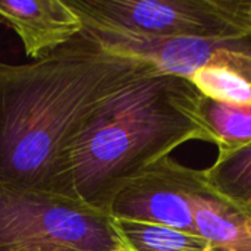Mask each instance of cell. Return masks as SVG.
I'll return each instance as SVG.
<instances>
[{
    "mask_svg": "<svg viewBox=\"0 0 251 251\" xmlns=\"http://www.w3.org/2000/svg\"><path fill=\"white\" fill-rule=\"evenodd\" d=\"M150 69L110 53L84 29L31 63H0V182L76 199V140L112 97Z\"/></svg>",
    "mask_w": 251,
    "mask_h": 251,
    "instance_id": "6da1fadb",
    "label": "cell"
},
{
    "mask_svg": "<svg viewBox=\"0 0 251 251\" xmlns=\"http://www.w3.org/2000/svg\"><path fill=\"white\" fill-rule=\"evenodd\" d=\"M190 79L150 69L90 122L71 153L74 196L110 215L118 194L144 169L190 141L215 144Z\"/></svg>",
    "mask_w": 251,
    "mask_h": 251,
    "instance_id": "7a4b0ae2",
    "label": "cell"
},
{
    "mask_svg": "<svg viewBox=\"0 0 251 251\" xmlns=\"http://www.w3.org/2000/svg\"><path fill=\"white\" fill-rule=\"evenodd\" d=\"M124 246L112 215L74 197L0 182V251H113Z\"/></svg>",
    "mask_w": 251,
    "mask_h": 251,
    "instance_id": "3957f363",
    "label": "cell"
},
{
    "mask_svg": "<svg viewBox=\"0 0 251 251\" xmlns=\"http://www.w3.org/2000/svg\"><path fill=\"white\" fill-rule=\"evenodd\" d=\"M82 29L131 38L240 41L249 34L235 0H66Z\"/></svg>",
    "mask_w": 251,
    "mask_h": 251,
    "instance_id": "277c9868",
    "label": "cell"
},
{
    "mask_svg": "<svg viewBox=\"0 0 251 251\" xmlns=\"http://www.w3.org/2000/svg\"><path fill=\"white\" fill-rule=\"evenodd\" d=\"M193 196H213L204 169L188 168L166 156L144 169L118 194L110 215L115 219L199 235L190 207Z\"/></svg>",
    "mask_w": 251,
    "mask_h": 251,
    "instance_id": "5b68a950",
    "label": "cell"
},
{
    "mask_svg": "<svg viewBox=\"0 0 251 251\" xmlns=\"http://www.w3.org/2000/svg\"><path fill=\"white\" fill-rule=\"evenodd\" d=\"M0 25L19 37L32 59L54 51L82 31L66 0H0Z\"/></svg>",
    "mask_w": 251,
    "mask_h": 251,
    "instance_id": "8992f818",
    "label": "cell"
},
{
    "mask_svg": "<svg viewBox=\"0 0 251 251\" xmlns=\"http://www.w3.org/2000/svg\"><path fill=\"white\" fill-rule=\"evenodd\" d=\"M88 34L110 53L143 60L154 66L159 74L181 76L185 79H190L196 71L204 66L218 49L234 43L193 37L131 38Z\"/></svg>",
    "mask_w": 251,
    "mask_h": 251,
    "instance_id": "52a82bcc",
    "label": "cell"
},
{
    "mask_svg": "<svg viewBox=\"0 0 251 251\" xmlns=\"http://www.w3.org/2000/svg\"><path fill=\"white\" fill-rule=\"evenodd\" d=\"M190 81L206 99L251 104V53L234 43L226 44L218 49Z\"/></svg>",
    "mask_w": 251,
    "mask_h": 251,
    "instance_id": "ba28073f",
    "label": "cell"
},
{
    "mask_svg": "<svg viewBox=\"0 0 251 251\" xmlns=\"http://www.w3.org/2000/svg\"><path fill=\"white\" fill-rule=\"evenodd\" d=\"M197 234L215 251H251V216L213 196L190 200Z\"/></svg>",
    "mask_w": 251,
    "mask_h": 251,
    "instance_id": "9c48e42d",
    "label": "cell"
},
{
    "mask_svg": "<svg viewBox=\"0 0 251 251\" xmlns=\"http://www.w3.org/2000/svg\"><path fill=\"white\" fill-rule=\"evenodd\" d=\"M204 175L216 199L251 216V143L218 156Z\"/></svg>",
    "mask_w": 251,
    "mask_h": 251,
    "instance_id": "30bf717a",
    "label": "cell"
},
{
    "mask_svg": "<svg viewBox=\"0 0 251 251\" xmlns=\"http://www.w3.org/2000/svg\"><path fill=\"white\" fill-rule=\"evenodd\" d=\"M201 113L213 134L218 156L251 143V104L222 103L203 97Z\"/></svg>",
    "mask_w": 251,
    "mask_h": 251,
    "instance_id": "8fae6325",
    "label": "cell"
},
{
    "mask_svg": "<svg viewBox=\"0 0 251 251\" xmlns=\"http://www.w3.org/2000/svg\"><path fill=\"white\" fill-rule=\"evenodd\" d=\"M115 224L125 244L134 251H215L200 235L124 219H115Z\"/></svg>",
    "mask_w": 251,
    "mask_h": 251,
    "instance_id": "7c38bea8",
    "label": "cell"
},
{
    "mask_svg": "<svg viewBox=\"0 0 251 251\" xmlns=\"http://www.w3.org/2000/svg\"><path fill=\"white\" fill-rule=\"evenodd\" d=\"M235 9L246 28L249 37H251V0H235Z\"/></svg>",
    "mask_w": 251,
    "mask_h": 251,
    "instance_id": "4fadbf2b",
    "label": "cell"
},
{
    "mask_svg": "<svg viewBox=\"0 0 251 251\" xmlns=\"http://www.w3.org/2000/svg\"><path fill=\"white\" fill-rule=\"evenodd\" d=\"M113 251H134L131 247H128V246H124V247H121V249H116V250Z\"/></svg>",
    "mask_w": 251,
    "mask_h": 251,
    "instance_id": "5bb4252c",
    "label": "cell"
}]
</instances>
